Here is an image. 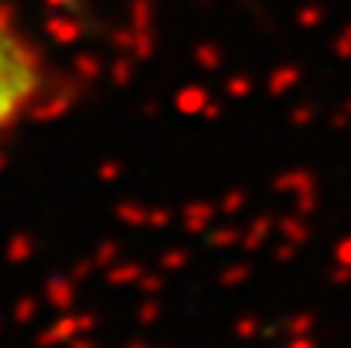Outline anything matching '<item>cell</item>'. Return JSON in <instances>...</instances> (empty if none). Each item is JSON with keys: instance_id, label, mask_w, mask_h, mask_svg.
<instances>
[{"instance_id": "6da1fadb", "label": "cell", "mask_w": 351, "mask_h": 348, "mask_svg": "<svg viewBox=\"0 0 351 348\" xmlns=\"http://www.w3.org/2000/svg\"><path fill=\"white\" fill-rule=\"evenodd\" d=\"M45 82V65L31 34L0 10V137L31 113Z\"/></svg>"}]
</instances>
